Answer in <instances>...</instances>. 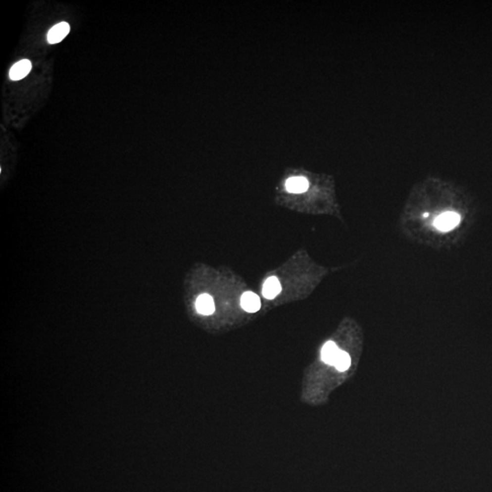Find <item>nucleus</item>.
<instances>
[{
	"mask_svg": "<svg viewBox=\"0 0 492 492\" xmlns=\"http://www.w3.org/2000/svg\"><path fill=\"white\" fill-rule=\"evenodd\" d=\"M308 181L303 177H293L286 181V190L292 194H302L308 189Z\"/></svg>",
	"mask_w": 492,
	"mask_h": 492,
	"instance_id": "6e6552de",
	"label": "nucleus"
},
{
	"mask_svg": "<svg viewBox=\"0 0 492 492\" xmlns=\"http://www.w3.org/2000/svg\"><path fill=\"white\" fill-rule=\"evenodd\" d=\"M428 215H429V213H428V212H426V213H425V214H424V217H427V216H428Z\"/></svg>",
	"mask_w": 492,
	"mask_h": 492,
	"instance_id": "9d476101",
	"label": "nucleus"
},
{
	"mask_svg": "<svg viewBox=\"0 0 492 492\" xmlns=\"http://www.w3.org/2000/svg\"><path fill=\"white\" fill-rule=\"evenodd\" d=\"M350 364H351V359L349 355L344 351H340L334 366H336V368L339 371H345L346 369L349 368Z\"/></svg>",
	"mask_w": 492,
	"mask_h": 492,
	"instance_id": "1a4fd4ad",
	"label": "nucleus"
},
{
	"mask_svg": "<svg viewBox=\"0 0 492 492\" xmlns=\"http://www.w3.org/2000/svg\"><path fill=\"white\" fill-rule=\"evenodd\" d=\"M282 287L279 280L272 276L264 282L263 286V295L267 299H274L280 294Z\"/></svg>",
	"mask_w": 492,
	"mask_h": 492,
	"instance_id": "0eeeda50",
	"label": "nucleus"
},
{
	"mask_svg": "<svg viewBox=\"0 0 492 492\" xmlns=\"http://www.w3.org/2000/svg\"><path fill=\"white\" fill-rule=\"evenodd\" d=\"M32 68L31 62L29 59H22L14 64L9 71V78L12 80H22L29 74Z\"/></svg>",
	"mask_w": 492,
	"mask_h": 492,
	"instance_id": "7ed1b4c3",
	"label": "nucleus"
},
{
	"mask_svg": "<svg viewBox=\"0 0 492 492\" xmlns=\"http://www.w3.org/2000/svg\"><path fill=\"white\" fill-rule=\"evenodd\" d=\"M69 30H70V27L67 22H60V23L55 25L54 27H52L48 33L47 39H48L49 43H50V44L59 43L60 41H62L67 37V35L69 34Z\"/></svg>",
	"mask_w": 492,
	"mask_h": 492,
	"instance_id": "f03ea898",
	"label": "nucleus"
},
{
	"mask_svg": "<svg viewBox=\"0 0 492 492\" xmlns=\"http://www.w3.org/2000/svg\"><path fill=\"white\" fill-rule=\"evenodd\" d=\"M460 222V216L456 212H447L442 213L436 218L434 225L437 229L442 232H447L458 226Z\"/></svg>",
	"mask_w": 492,
	"mask_h": 492,
	"instance_id": "f257e3e1",
	"label": "nucleus"
},
{
	"mask_svg": "<svg viewBox=\"0 0 492 492\" xmlns=\"http://www.w3.org/2000/svg\"><path fill=\"white\" fill-rule=\"evenodd\" d=\"M195 307H196V310L198 311V313L203 315H212L215 310L213 299L211 295H206V294L201 295L197 298L196 303H195Z\"/></svg>",
	"mask_w": 492,
	"mask_h": 492,
	"instance_id": "39448f33",
	"label": "nucleus"
},
{
	"mask_svg": "<svg viewBox=\"0 0 492 492\" xmlns=\"http://www.w3.org/2000/svg\"><path fill=\"white\" fill-rule=\"evenodd\" d=\"M340 351L341 350L338 348V345L334 342L332 341L327 342V343L325 344V345L323 346L322 351H321L322 360L326 362V364H328V365L334 366Z\"/></svg>",
	"mask_w": 492,
	"mask_h": 492,
	"instance_id": "423d86ee",
	"label": "nucleus"
},
{
	"mask_svg": "<svg viewBox=\"0 0 492 492\" xmlns=\"http://www.w3.org/2000/svg\"><path fill=\"white\" fill-rule=\"evenodd\" d=\"M241 305L249 313H255L261 308V300L256 294L246 292L241 297Z\"/></svg>",
	"mask_w": 492,
	"mask_h": 492,
	"instance_id": "20e7f679",
	"label": "nucleus"
}]
</instances>
